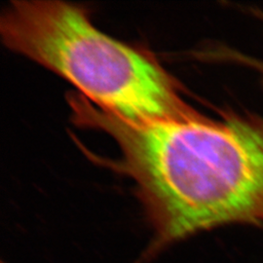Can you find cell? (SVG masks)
Listing matches in <instances>:
<instances>
[{
    "instance_id": "obj_2",
    "label": "cell",
    "mask_w": 263,
    "mask_h": 263,
    "mask_svg": "<svg viewBox=\"0 0 263 263\" xmlns=\"http://www.w3.org/2000/svg\"><path fill=\"white\" fill-rule=\"evenodd\" d=\"M0 32L10 50L62 76L92 104L128 121L180 120L197 114L154 59L95 28L77 5L14 1L1 16Z\"/></svg>"
},
{
    "instance_id": "obj_1",
    "label": "cell",
    "mask_w": 263,
    "mask_h": 263,
    "mask_svg": "<svg viewBox=\"0 0 263 263\" xmlns=\"http://www.w3.org/2000/svg\"><path fill=\"white\" fill-rule=\"evenodd\" d=\"M77 125L111 136L119 166L137 184L154 228L138 263L201 231L232 223L263 224V117L196 114L180 120L132 122L70 96Z\"/></svg>"
}]
</instances>
